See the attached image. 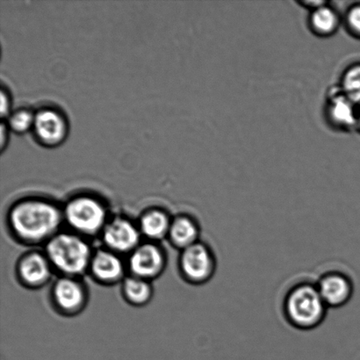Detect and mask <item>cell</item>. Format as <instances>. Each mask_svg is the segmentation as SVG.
<instances>
[{
	"label": "cell",
	"instance_id": "obj_3",
	"mask_svg": "<svg viewBox=\"0 0 360 360\" xmlns=\"http://www.w3.org/2000/svg\"><path fill=\"white\" fill-rule=\"evenodd\" d=\"M93 255L89 245L70 233H58L49 240L46 247V256L51 266L68 277L86 271Z\"/></svg>",
	"mask_w": 360,
	"mask_h": 360
},
{
	"label": "cell",
	"instance_id": "obj_5",
	"mask_svg": "<svg viewBox=\"0 0 360 360\" xmlns=\"http://www.w3.org/2000/svg\"><path fill=\"white\" fill-rule=\"evenodd\" d=\"M217 262L213 250L202 242L181 250L179 268L186 281L193 285L207 283L214 276Z\"/></svg>",
	"mask_w": 360,
	"mask_h": 360
},
{
	"label": "cell",
	"instance_id": "obj_17",
	"mask_svg": "<svg viewBox=\"0 0 360 360\" xmlns=\"http://www.w3.org/2000/svg\"><path fill=\"white\" fill-rule=\"evenodd\" d=\"M122 290L127 301L136 306L146 304L153 296V288L149 282L135 276L126 278Z\"/></svg>",
	"mask_w": 360,
	"mask_h": 360
},
{
	"label": "cell",
	"instance_id": "obj_20",
	"mask_svg": "<svg viewBox=\"0 0 360 360\" xmlns=\"http://www.w3.org/2000/svg\"><path fill=\"white\" fill-rule=\"evenodd\" d=\"M343 21L349 33L354 37H360V4L352 6L347 10Z\"/></svg>",
	"mask_w": 360,
	"mask_h": 360
},
{
	"label": "cell",
	"instance_id": "obj_23",
	"mask_svg": "<svg viewBox=\"0 0 360 360\" xmlns=\"http://www.w3.org/2000/svg\"><path fill=\"white\" fill-rule=\"evenodd\" d=\"M9 129L7 128L6 122L1 123V128H0V149L3 151L5 150L7 143H8Z\"/></svg>",
	"mask_w": 360,
	"mask_h": 360
},
{
	"label": "cell",
	"instance_id": "obj_7",
	"mask_svg": "<svg viewBox=\"0 0 360 360\" xmlns=\"http://www.w3.org/2000/svg\"><path fill=\"white\" fill-rule=\"evenodd\" d=\"M68 132V122L58 109L45 107L35 112L33 133L42 146H59L65 142Z\"/></svg>",
	"mask_w": 360,
	"mask_h": 360
},
{
	"label": "cell",
	"instance_id": "obj_14",
	"mask_svg": "<svg viewBox=\"0 0 360 360\" xmlns=\"http://www.w3.org/2000/svg\"><path fill=\"white\" fill-rule=\"evenodd\" d=\"M342 17L333 4L327 2L309 13L308 26L317 37L329 38L337 33L342 24Z\"/></svg>",
	"mask_w": 360,
	"mask_h": 360
},
{
	"label": "cell",
	"instance_id": "obj_19",
	"mask_svg": "<svg viewBox=\"0 0 360 360\" xmlns=\"http://www.w3.org/2000/svg\"><path fill=\"white\" fill-rule=\"evenodd\" d=\"M35 112L28 108H18L13 110L6 120V124L10 131L23 135L33 131Z\"/></svg>",
	"mask_w": 360,
	"mask_h": 360
},
{
	"label": "cell",
	"instance_id": "obj_18",
	"mask_svg": "<svg viewBox=\"0 0 360 360\" xmlns=\"http://www.w3.org/2000/svg\"><path fill=\"white\" fill-rule=\"evenodd\" d=\"M338 84L354 103L360 105V63L347 67Z\"/></svg>",
	"mask_w": 360,
	"mask_h": 360
},
{
	"label": "cell",
	"instance_id": "obj_9",
	"mask_svg": "<svg viewBox=\"0 0 360 360\" xmlns=\"http://www.w3.org/2000/svg\"><path fill=\"white\" fill-rule=\"evenodd\" d=\"M316 285L328 308H340L347 304L354 292V282L340 271L323 274Z\"/></svg>",
	"mask_w": 360,
	"mask_h": 360
},
{
	"label": "cell",
	"instance_id": "obj_4",
	"mask_svg": "<svg viewBox=\"0 0 360 360\" xmlns=\"http://www.w3.org/2000/svg\"><path fill=\"white\" fill-rule=\"evenodd\" d=\"M108 212L97 198L81 195L73 198L66 204L63 218L77 232L95 235L103 231L107 225Z\"/></svg>",
	"mask_w": 360,
	"mask_h": 360
},
{
	"label": "cell",
	"instance_id": "obj_21",
	"mask_svg": "<svg viewBox=\"0 0 360 360\" xmlns=\"http://www.w3.org/2000/svg\"><path fill=\"white\" fill-rule=\"evenodd\" d=\"M0 98H1V100H0V104H1V107H0V112H1L2 118L6 119L8 117L11 112H13V108L12 97H11L9 91L7 90V88L5 86H1Z\"/></svg>",
	"mask_w": 360,
	"mask_h": 360
},
{
	"label": "cell",
	"instance_id": "obj_1",
	"mask_svg": "<svg viewBox=\"0 0 360 360\" xmlns=\"http://www.w3.org/2000/svg\"><path fill=\"white\" fill-rule=\"evenodd\" d=\"M63 213L51 201L26 199L13 205L9 222L14 234L28 243H40L58 234Z\"/></svg>",
	"mask_w": 360,
	"mask_h": 360
},
{
	"label": "cell",
	"instance_id": "obj_22",
	"mask_svg": "<svg viewBox=\"0 0 360 360\" xmlns=\"http://www.w3.org/2000/svg\"><path fill=\"white\" fill-rule=\"evenodd\" d=\"M328 1H323V0H301V1H297V4L300 6H302V8L311 12V11L319 8V7L322 6L324 4H326Z\"/></svg>",
	"mask_w": 360,
	"mask_h": 360
},
{
	"label": "cell",
	"instance_id": "obj_10",
	"mask_svg": "<svg viewBox=\"0 0 360 360\" xmlns=\"http://www.w3.org/2000/svg\"><path fill=\"white\" fill-rule=\"evenodd\" d=\"M165 259L160 247L153 243H143L134 250L129 261V270L133 276L150 280L163 271Z\"/></svg>",
	"mask_w": 360,
	"mask_h": 360
},
{
	"label": "cell",
	"instance_id": "obj_15",
	"mask_svg": "<svg viewBox=\"0 0 360 360\" xmlns=\"http://www.w3.org/2000/svg\"><path fill=\"white\" fill-rule=\"evenodd\" d=\"M168 236L174 245L182 250L200 242V226L189 215H179L172 221Z\"/></svg>",
	"mask_w": 360,
	"mask_h": 360
},
{
	"label": "cell",
	"instance_id": "obj_12",
	"mask_svg": "<svg viewBox=\"0 0 360 360\" xmlns=\"http://www.w3.org/2000/svg\"><path fill=\"white\" fill-rule=\"evenodd\" d=\"M51 267L47 256L33 252L20 261L18 274L23 283L30 287H41L51 278Z\"/></svg>",
	"mask_w": 360,
	"mask_h": 360
},
{
	"label": "cell",
	"instance_id": "obj_2",
	"mask_svg": "<svg viewBox=\"0 0 360 360\" xmlns=\"http://www.w3.org/2000/svg\"><path fill=\"white\" fill-rule=\"evenodd\" d=\"M328 307L316 284L301 282L292 287L283 301V313L288 323L296 329H316L326 319Z\"/></svg>",
	"mask_w": 360,
	"mask_h": 360
},
{
	"label": "cell",
	"instance_id": "obj_6",
	"mask_svg": "<svg viewBox=\"0 0 360 360\" xmlns=\"http://www.w3.org/2000/svg\"><path fill=\"white\" fill-rule=\"evenodd\" d=\"M338 84L331 86L324 102V118L331 129L338 132H348L357 128L359 111Z\"/></svg>",
	"mask_w": 360,
	"mask_h": 360
},
{
	"label": "cell",
	"instance_id": "obj_11",
	"mask_svg": "<svg viewBox=\"0 0 360 360\" xmlns=\"http://www.w3.org/2000/svg\"><path fill=\"white\" fill-rule=\"evenodd\" d=\"M86 297L83 285L68 276L60 278L53 288V298L56 306L67 313H75L82 309Z\"/></svg>",
	"mask_w": 360,
	"mask_h": 360
},
{
	"label": "cell",
	"instance_id": "obj_24",
	"mask_svg": "<svg viewBox=\"0 0 360 360\" xmlns=\"http://www.w3.org/2000/svg\"><path fill=\"white\" fill-rule=\"evenodd\" d=\"M357 128L360 129V111L359 112V115H358V125H357Z\"/></svg>",
	"mask_w": 360,
	"mask_h": 360
},
{
	"label": "cell",
	"instance_id": "obj_8",
	"mask_svg": "<svg viewBox=\"0 0 360 360\" xmlns=\"http://www.w3.org/2000/svg\"><path fill=\"white\" fill-rule=\"evenodd\" d=\"M102 236L105 245L115 253H131L140 245V229L124 218H115L108 222Z\"/></svg>",
	"mask_w": 360,
	"mask_h": 360
},
{
	"label": "cell",
	"instance_id": "obj_13",
	"mask_svg": "<svg viewBox=\"0 0 360 360\" xmlns=\"http://www.w3.org/2000/svg\"><path fill=\"white\" fill-rule=\"evenodd\" d=\"M90 268L94 276L105 284L115 283L124 274L122 259L112 250H101L94 253Z\"/></svg>",
	"mask_w": 360,
	"mask_h": 360
},
{
	"label": "cell",
	"instance_id": "obj_16",
	"mask_svg": "<svg viewBox=\"0 0 360 360\" xmlns=\"http://www.w3.org/2000/svg\"><path fill=\"white\" fill-rule=\"evenodd\" d=\"M172 221L165 211L150 210L141 218L140 231L148 238L160 240L168 236Z\"/></svg>",
	"mask_w": 360,
	"mask_h": 360
}]
</instances>
